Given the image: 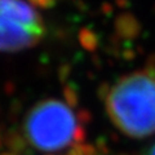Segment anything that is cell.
Returning a JSON list of instances; mask_svg holds the SVG:
<instances>
[{"instance_id":"6da1fadb","label":"cell","mask_w":155,"mask_h":155,"mask_svg":"<svg viewBox=\"0 0 155 155\" xmlns=\"http://www.w3.org/2000/svg\"><path fill=\"white\" fill-rule=\"evenodd\" d=\"M22 143L39 155H96L87 142L84 115L57 97L36 102L23 116Z\"/></svg>"},{"instance_id":"7a4b0ae2","label":"cell","mask_w":155,"mask_h":155,"mask_svg":"<svg viewBox=\"0 0 155 155\" xmlns=\"http://www.w3.org/2000/svg\"><path fill=\"white\" fill-rule=\"evenodd\" d=\"M110 122L129 138L155 134V70L141 69L120 76L104 96Z\"/></svg>"},{"instance_id":"3957f363","label":"cell","mask_w":155,"mask_h":155,"mask_svg":"<svg viewBox=\"0 0 155 155\" xmlns=\"http://www.w3.org/2000/svg\"><path fill=\"white\" fill-rule=\"evenodd\" d=\"M45 35V22L27 0H0V52L35 47Z\"/></svg>"},{"instance_id":"277c9868","label":"cell","mask_w":155,"mask_h":155,"mask_svg":"<svg viewBox=\"0 0 155 155\" xmlns=\"http://www.w3.org/2000/svg\"><path fill=\"white\" fill-rule=\"evenodd\" d=\"M142 155H155V142L153 145H150V146L143 151Z\"/></svg>"},{"instance_id":"5b68a950","label":"cell","mask_w":155,"mask_h":155,"mask_svg":"<svg viewBox=\"0 0 155 155\" xmlns=\"http://www.w3.org/2000/svg\"><path fill=\"white\" fill-rule=\"evenodd\" d=\"M3 155H27V154H25L21 150V151H19V150L17 149V150H11V151L9 153H7V154H3Z\"/></svg>"}]
</instances>
